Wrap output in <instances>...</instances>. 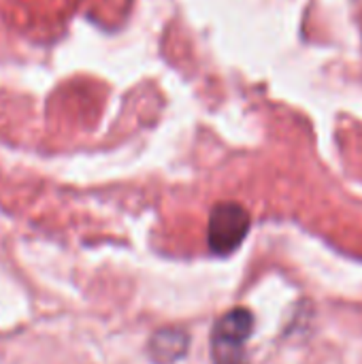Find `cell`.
Masks as SVG:
<instances>
[{
  "label": "cell",
  "mask_w": 362,
  "mask_h": 364,
  "mask_svg": "<svg viewBox=\"0 0 362 364\" xmlns=\"http://www.w3.org/2000/svg\"><path fill=\"white\" fill-rule=\"evenodd\" d=\"M190 346L188 333L181 328H162L154 333L147 346V354L154 364H173L186 356Z\"/></svg>",
  "instance_id": "obj_3"
},
{
  "label": "cell",
  "mask_w": 362,
  "mask_h": 364,
  "mask_svg": "<svg viewBox=\"0 0 362 364\" xmlns=\"http://www.w3.org/2000/svg\"><path fill=\"white\" fill-rule=\"evenodd\" d=\"M254 333V316L250 309H230L224 314L211 333V358L213 364H250L245 343Z\"/></svg>",
  "instance_id": "obj_1"
},
{
  "label": "cell",
  "mask_w": 362,
  "mask_h": 364,
  "mask_svg": "<svg viewBox=\"0 0 362 364\" xmlns=\"http://www.w3.org/2000/svg\"><path fill=\"white\" fill-rule=\"evenodd\" d=\"M250 226H252V218L243 205L235 200H222L213 205L207 226L209 250L218 256L233 254L245 241Z\"/></svg>",
  "instance_id": "obj_2"
}]
</instances>
